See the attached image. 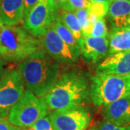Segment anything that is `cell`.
<instances>
[{"mask_svg": "<svg viewBox=\"0 0 130 130\" xmlns=\"http://www.w3.org/2000/svg\"><path fill=\"white\" fill-rule=\"evenodd\" d=\"M59 19L72 32L75 38L80 41L83 36L81 25L74 12H71L65 10H60L59 13Z\"/></svg>", "mask_w": 130, "mask_h": 130, "instance_id": "17", "label": "cell"}, {"mask_svg": "<svg viewBox=\"0 0 130 130\" xmlns=\"http://www.w3.org/2000/svg\"><path fill=\"white\" fill-rule=\"evenodd\" d=\"M25 85L18 70H9L0 79V117L7 118L12 107L23 98Z\"/></svg>", "mask_w": 130, "mask_h": 130, "instance_id": "7", "label": "cell"}, {"mask_svg": "<svg viewBox=\"0 0 130 130\" xmlns=\"http://www.w3.org/2000/svg\"><path fill=\"white\" fill-rule=\"evenodd\" d=\"M88 36H95V37L107 38L108 30H107L104 18L98 19L95 21V23L93 24L91 27Z\"/></svg>", "mask_w": 130, "mask_h": 130, "instance_id": "20", "label": "cell"}, {"mask_svg": "<svg viewBox=\"0 0 130 130\" xmlns=\"http://www.w3.org/2000/svg\"><path fill=\"white\" fill-rule=\"evenodd\" d=\"M1 2H2V0H0V5H1Z\"/></svg>", "mask_w": 130, "mask_h": 130, "instance_id": "32", "label": "cell"}, {"mask_svg": "<svg viewBox=\"0 0 130 130\" xmlns=\"http://www.w3.org/2000/svg\"><path fill=\"white\" fill-rule=\"evenodd\" d=\"M39 0H24V11L23 21L28 16V13L32 9V8L37 4Z\"/></svg>", "mask_w": 130, "mask_h": 130, "instance_id": "24", "label": "cell"}, {"mask_svg": "<svg viewBox=\"0 0 130 130\" xmlns=\"http://www.w3.org/2000/svg\"><path fill=\"white\" fill-rule=\"evenodd\" d=\"M130 96V75L97 74L90 79V98L95 107H103Z\"/></svg>", "mask_w": 130, "mask_h": 130, "instance_id": "4", "label": "cell"}, {"mask_svg": "<svg viewBox=\"0 0 130 130\" xmlns=\"http://www.w3.org/2000/svg\"><path fill=\"white\" fill-rule=\"evenodd\" d=\"M96 74L130 75V51L109 54L98 64Z\"/></svg>", "mask_w": 130, "mask_h": 130, "instance_id": "11", "label": "cell"}, {"mask_svg": "<svg viewBox=\"0 0 130 130\" xmlns=\"http://www.w3.org/2000/svg\"><path fill=\"white\" fill-rule=\"evenodd\" d=\"M18 70L26 90L42 98L61 74V64L43 49L20 62Z\"/></svg>", "mask_w": 130, "mask_h": 130, "instance_id": "2", "label": "cell"}, {"mask_svg": "<svg viewBox=\"0 0 130 130\" xmlns=\"http://www.w3.org/2000/svg\"><path fill=\"white\" fill-rule=\"evenodd\" d=\"M80 52L85 60L95 64L108 54V40L107 38L83 36L80 40Z\"/></svg>", "mask_w": 130, "mask_h": 130, "instance_id": "10", "label": "cell"}, {"mask_svg": "<svg viewBox=\"0 0 130 130\" xmlns=\"http://www.w3.org/2000/svg\"><path fill=\"white\" fill-rule=\"evenodd\" d=\"M74 14L76 15V17H77V18L79 24L81 25L83 36H88L92 25H90V21H89V15L88 9H77V10L74 11Z\"/></svg>", "mask_w": 130, "mask_h": 130, "instance_id": "18", "label": "cell"}, {"mask_svg": "<svg viewBox=\"0 0 130 130\" xmlns=\"http://www.w3.org/2000/svg\"><path fill=\"white\" fill-rule=\"evenodd\" d=\"M102 113L107 121L126 127L130 124V96L122 98L103 106Z\"/></svg>", "mask_w": 130, "mask_h": 130, "instance_id": "12", "label": "cell"}, {"mask_svg": "<svg viewBox=\"0 0 130 130\" xmlns=\"http://www.w3.org/2000/svg\"><path fill=\"white\" fill-rule=\"evenodd\" d=\"M38 39L23 28L0 23V59L9 62H22L41 49Z\"/></svg>", "mask_w": 130, "mask_h": 130, "instance_id": "3", "label": "cell"}, {"mask_svg": "<svg viewBox=\"0 0 130 130\" xmlns=\"http://www.w3.org/2000/svg\"><path fill=\"white\" fill-rule=\"evenodd\" d=\"M111 1H115V0H111ZM119 1H126V2H130V0H119Z\"/></svg>", "mask_w": 130, "mask_h": 130, "instance_id": "30", "label": "cell"}, {"mask_svg": "<svg viewBox=\"0 0 130 130\" xmlns=\"http://www.w3.org/2000/svg\"><path fill=\"white\" fill-rule=\"evenodd\" d=\"M129 25H130V18H129Z\"/></svg>", "mask_w": 130, "mask_h": 130, "instance_id": "31", "label": "cell"}, {"mask_svg": "<svg viewBox=\"0 0 130 130\" xmlns=\"http://www.w3.org/2000/svg\"><path fill=\"white\" fill-rule=\"evenodd\" d=\"M108 54L130 51V25L113 28L108 35Z\"/></svg>", "mask_w": 130, "mask_h": 130, "instance_id": "15", "label": "cell"}, {"mask_svg": "<svg viewBox=\"0 0 130 130\" xmlns=\"http://www.w3.org/2000/svg\"><path fill=\"white\" fill-rule=\"evenodd\" d=\"M48 117L54 130H85L92 119L83 106L53 111Z\"/></svg>", "mask_w": 130, "mask_h": 130, "instance_id": "8", "label": "cell"}, {"mask_svg": "<svg viewBox=\"0 0 130 130\" xmlns=\"http://www.w3.org/2000/svg\"><path fill=\"white\" fill-rule=\"evenodd\" d=\"M24 0H2L0 23L7 26L18 25L23 23Z\"/></svg>", "mask_w": 130, "mask_h": 130, "instance_id": "13", "label": "cell"}, {"mask_svg": "<svg viewBox=\"0 0 130 130\" xmlns=\"http://www.w3.org/2000/svg\"><path fill=\"white\" fill-rule=\"evenodd\" d=\"M91 2L93 3H100V4H103L107 6H109L111 0H90Z\"/></svg>", "mask_w": 130, "mask_h": 130, "instance_id": "27", "label": "cell"}, {"mask_svg": "<svg viewBox=\"0 0 130 130\" xmlns=\"http://www.w3.org/2000/svg\"><path fill=\"white\" fill-rule=\"evenodd\" d=\"M48 114V109L41 99L25 90L23 98L9 112L8 120L18 127L23 128L34 124Z\"/></svg>", "mask_w": 130, "mask_h": 130, "instance_id": "5", "label": "cell"}, {"mask_svg": "<svg viewBox=\"0 0 130 130\" xmlns=\"http://www.w3.org/2000/svg\"><path fill=\"white\" fill-rule=\"evenodd\" d=\"M59 13L50 0H39L23 21V27L32 36L41 38L56 21Z\"/></svg>", "mask_w": 130, "mask_h": 130, "instance_id": "6", "label": "cell"}, {"mask_svg": "<svg viewBox=\"0 0 130 130\" xmlns=\"http://www.w3.org/2000/svg\"><path fill=\"white\" fill-rule=\"evenodd\" d=\"M90 130H98V128H95V127H93V128H91Z\"/></svg>", "mask_w": 130, "mask_h": 130, "instance_id": "29", "label": "cell"}, {"mask_svg": "<svg viewBox=\"0 0 130 130\" xmlns=\"http://www.w3.org/2000/svg\"><path fill=\"white\" fill-rule=\"evenodd\" d=\"M108 6L100 3H93L92 2L90 7L88 9L90 14H93L98 19L104 18L107 14Z\"/></svg>", "mask_w": 130, "mask_h": 130, "instance_id": "21", "label": "cell"}, {"mask_svg": "<svg viewBox=\"0 0 130 130\" xmlns=\"http://www.w3.org/2000/svg\"><path fill=\"white\" fill-rule=\"evenodd\" d=\"M40 41L42 49L61 65L73 66L79 63L80 57L74 54L51 27L40 38Z\"/></svg>", "mask_w": 130, "mask_h": 130, "instance_id": "9", "label": "cell"}, {"mask_svg": "<svg viewBox=\"0 0 130 130\" xmlns=\"http://www.w3.org/2000/svg\"><path fill=\"white\" fill-rule=\"evenodd\" d=\"M107 17L113 28H122L129 25L130 2L115 0L108 6Z\"/></svg>", "mask_w": 130, "mask_h": 130, "instance_id": "14", "label": "cell"}, {"mask_svg": "<svg viewBox=\"0 0 130 130\" xmlns=\"http://www.w3.org/2000/svg\"><path fill=\"white\" fill-rule=\"evenodd\" d=\"M91 4L92 2L90 0H67L61 10L74 12L77 9H88Z\"/></svg>", "mask_w": 130, "mask_h": 130, "instance_id": "19", "label": "cell"}, {"mask_svg": "<svg viewBox=\"0 0 130 130\" xmlns=\"http://www.w3.org/2000/svg\"><path fill=\"white\" fill-rule=\"evenodd\" d=\"M51 28L54 30L61 39L70 47L74 54L80 57V46L78 41L75 38L74 35L70 32V30L62 23L59 19V16L56 20L51 25Z\"/></svg>", "mask_w": 130, "mask_h": 130, "instance_id": "16", "label": "cell"}, {"mask_svg": "<svg viewBox=\"0 0 130 130\" xmlns=\"http://www.w3.org/2000/svg\"><path fill=\"white\" fill-rule=\"evenodd\" d=\"M66 1L67 0H50L51 3L54 6V7L58 12H59L61 9H62V7L64 6Z\"/></svg>", "mask_w": 130, "mask_h": 130, "instance_id": "26", "label": "cell"}, {"mask_svg": "<svg viewBox=\"0 0 130 130\" xmlns=\"http://www.w3.org/2000/svg\"><path fill=\"white\" fill-rule=\"evenodd\" d=\"M0 130H18V127L11 124L6 118L0 117Z\"/></svg>", "mask_w": 130, "mask_h": 130, "instance_id": "25", "label": "cell"}, {"mask_svg": "<svg viewBox=\"0 0 130 130\" xmlns=\"http://www.w3.org/2000/svg\"><path fill=\"white\" fill-rule=\"evenodd\" d=\"M98 130H127L124 127L119 126L107 120L101 121L98 124Z\"/></svg>", "mask_w": 130, "mask_h": 130, "instance_id": "23", "label": "cell"}, {"mask_svg": "<svg viewBox=\"0 0 130 130\" xmlns=\"http://www.w3.org/2000/svg\"><path fill=\"white\" fill-rule=\"evenodd\" d=\"M4 66H5L4 61L2 60V59H0V76L2 75V74H5L6 72H7L9 71V70H5Z\"/></svg>", "mask_w": 130, "mask_h": 130, "instance_id": "28", "label": "cell"}, {"mask_svg": "<svg viewBox=\"0 0 130 130\" xmlns=\"http://www.w3.org/2000/svg\"><path fill=\"white\" fill-rule=\"evenodd\" d=\"M90 98V82L79 70H71L59 75L47 93L41 98L51 111L83 106Z\"/></svg>", "mask_w": 130, "mask_h": 130, "instance_id": "1", "label": "cell"}, {"mask_svg": "<svg viewBox=\"0 0 130 130\" xmlns=\"http://www.w3.org/2000/svg\"><path fill=\"white\" fill-rule=\"evenodd\" d=\"M36 130H54L48 116H45L32 124Z\"/></svg>", "mask_w": 130, "mask_h": 130, "instance_id": "22", "label": "cell"}]
</instances>
